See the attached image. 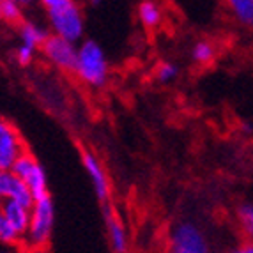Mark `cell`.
<instances>
[{"label": "cell", "mask_w": 253, "mask_h": 253, "mask_svg": "<svg viewBox=\"0 0 253 253\" xmlns=\"http://www.w3.org/2000/svg\"><path fill=\"white\" fill-rule=\"evenodd\" d=\"M41 5L46 13L51 36L66 39L73 44L84 38L85 18L80 4L73 0H44Z\"/></svg>", "instance_id": "6da1fadb"}, {"label": "cell", "mask_w": 253, "mask_h": 253, "mask_svg": "<svg viewBox=\"0 0 253 253\" xmlns=\"http://www.w3.org/2000/svg\"><path fill=\"white\" fill-rule=\"evenodd\" d=\"M75 75L90 89H103L108 82L110 68L103 48L92 39H85L76 51Z\"/></svg>", "instance_id": "7a4b0ae2"}, {"label": "cell", "mask_w": 253, "mask_h": 253, "mask_svg": "<svg viewBox=\"0 0 253 253\" xmlns=\"http://www.w3.org/2000/svg\"><path fill=\"white\" fill-rule=\"evenodd\" d=\"M55 223V207L51 197H42L36 200L30 207V223L27 234L21 239V246L25 250L48 248Z\"/></svg>", "instance_id": "3957f363"}, {"label": "cell", "mask_w": 253, "mask_h": 253, "mask_svg": "<svg viewBox=\"0 0 253 253\" xmlns=\"http://www.w3.org/2000/svg\"><path fill=\"white\" fill-rule=\"evenodd\" d=\"M11 172L27 186V190L30 191L34 202L42 199V197H48L46 172L42 169V165L38 161V158L30 152V149L18 158L16 163L11 169Z\"/></svg>", "instance_id": "277c9868"}, {"label": "cell", "mask_w": 253, "mask_h": 253, "mask_svg": "<svg viewBox=\"0 0 253 253\" xmlns=\"http://www.w3.org/2000/svg\"><path fill=\"white\" fill-rule=\"evenodd\" d=\"M170 253H211L209 245L195 223L182 221L177 223L170 232Z\"/></svg>", "instance_id": "5b68a950"}, {"label": "cell", "mask_w": 253, "mask_h": 253, "mask_svg": "<svg viewBox=\"0 0 253 253\" xmlns=\"http://www.w3.org/2000/svg\"><path fill=\"white\" fill-rule=\"evenodd\" d=\"M41 53L44 55V59L55 66L62 73L68 75H75V66H76V51H78V44L60 39L57 36H48L41 48Z\"/></svg>", "instance_id": "8992f818"}, {"label": "cell", "mask_w": 253, "mask_h": 253, "mask_svg": "<svg viewBox=\"0 0 253 253\" xmlns=\"http://www.w3.org/2000/svg\"><path fill=\"white\" fill-rule=\"evenodd\" d=\"M29 151L20 129L13 123L0 119V170H11L18 158Z\"/></svg>", "instance_id": "52a82bcc"}, {"label": "cell", "mask_w": 253, "mask_h": 253, "mask_svg": "<svg viewBox=\"0 0 253 253\" xmlns=\"http://www.w3.org/2000/svg\"><path fill=\"white\" fill-rule=\"evenodd\" d=\"M82 163L85 167V172L89 175V179L92 181L94 191H96L97 199L101 200L103 204L110 199V181L106 175L105 167L101 165V161L97 160L96 154L89 149H85L82 152Z\"/></svg>", "instance_id": "ba28073f"}, {"label": "cell", "mask_w": 253, "mask_h": 253, "mask_svg": "<svg viewBox=\"0 0 253 253\" xmlns=\"http://www.w3.org/2000/svg\"><path fill=\"white\" fill-rule=\"evenodd\" d=\"M14 200L27 207H32L34 199L27 186L14 175L11 170H0V202Z\"/></svg>", "instance_id": "9c48e42d"}, {"label": "cell", "mask_w": 253, "mask_h": 253, "mask_svg": "<svg viewBox=\"0 0 253 253\" xmlns=\"http://www.w3.org/2000/svg\"><path fill=\"white\" fill-rule=\"evenodd\" d=\"M0 211H2L5 223L18 236L21 245V239L27 234L30 223V207L14 202V200H5V202H0Z\"/></svg>", "instance_id": "30bf717a"}, {"label": "cell", "mask_w": 253, "mask_h": 253, "mask_svg": "<svg viewBox=\"0 0 253 253\" xmlns=\"http://www.w3.org/2000/svg\"><path fill=\"white\" fill-rule=\"evenodd\" d=\"M105 221L106 227H108V236H110V245L114 248L115 253H126L127 252V234L126 228H124L123 221L119 218L117 211L114 207L106 206L105 211Z\"/></svg>", "instance_id": "8fae6325"}, {"label": "cell", "mask_w": 253, "mask_h": 253, "mask_svg": "<svg viewBox=\"0 0 253 253\" xmlns=\"http://www.w3.org/2000/svg\"><path fill=\"white\" fill-rule=\"evenodd\" d=\"M136 13H138L140 23L149 30L160 29L163 23V7L158 2H152V0L140 2Z\"/></svg>", "instance_id": "7c38bea8"}, {"label": "cell", "mask_w": 253, "mask_h": 253, "mask_svg": "<svg viewBox=\"0 0 253 253\" xmlns=\"http://www.w3.org/2000/svg\"><path fill=\"white\" fill-rule=\"evenodd\" d=\"M20 39L21 44H25L29 48H41L44 44V41L48 39V30L42 29L41 25L34 23V21H21L20 23Z\"/></svg>", "instance_id": "4fadbf2b"}, {"label": "cell", "mask_w": 253, "mask_h": 253, "mask_svg": "<svg viewBox=\"0 0 253 253\" xmlns=\"http://www.w3.org/2000/svg\"><path fill=\"white\" fill-rule=\"evenodd\" d=\"M230 13L239 21L241 25L252 27L253 25V2L252 0H230L228 2Z\"/></svg>", "instance_id": "5bb4252c"}, {"label": "cell", "mask_w": 253, "mask_h": 253, "mask_svg": "<svg viewBox=\"0 0 253 253\" xmlns=\"http://www.w3.org/2000/svg\"><path fill=\"white\" fill-rule=\"evenodd\" d=\"M0 20L11 25L23 21V9L16 0H0Z\"/></svg>", "instance_id": "9a60e30c"}, {"label": "cell", "mask_w": 253, "mask_h": 253, "mask_svg": "<svg viewBox=\"0 0 253 253\" xmlns=\"http://www.w3.org/2000/svg\"><path fill=\"white\" fill-rule=\"evenodd\" d=\"M191 57H193L195 62L202 64V66H206V64H211L212 60H214V57H216L214 44H212V42H209V41H199L193 46V50H191Z\"/></svg>", "instance_id": "2e32d148"}, {"label": "cell", "mask_w": 253, "mask_h": 253, "mask_svg": "<svg viewBox=\"0 0 253 253\" xmlns=\"http://www.w3.org/2000/svg\"><path fill=\"white\" fill-rule=\"evenodd\" d=\"M237 219L241 227L245 228L248 237L253 236V206L252 202H243L237 209Z\"/></svg>", "instance_id": "e0dca14e"}, {"label": "cell", "mask_w": 253, "mask_h": 253, "mask_svg": "<svg viewBox=\"0 0 253 253\" xmlns=\"http://www.w3.org/2000/svg\"><path fill=\"white\" fill-rule=\"evenodd\" d=\"M179 75V68L173 62H161L156 68V78L161 84H170Z\"/></svg>", "instance_id": "ac0fdd59"}, {"label": "cell", "mask_w": 253, "mask_h": 253, "mask_svg": "<svg viewBox=\"0 0 253 253\" xmlns=\"http://www.w3.org/2000/svg\"><path fill=\"white\" fill-rule=\"evenodd\" d=\"M0 245H20L18 236L9 228V225L5 223L2 211H0Z\"/></svg>", "instance_id": "d6986e66"}, {"label": "cell", "mask_w": 253, "mask_h": 253, "mask_svg": "<svg viewBox=\"0 0 253 253\" xmlns=\"http://www.w3.org/2000/svg\"><path fill=\"white\" fill-rule=\"evenodd\" d=\"M34 55H36L34 48H29V46H25V44H20L18 50H16V62L25 68V66H29V64L34 60Z\"/></svg>", "instance_id": "ffe728a7"}, {"label": "cell", "mask_w": 253, "mask_h": 253, "mask_svg": "<svg viewBox=\"0 0 253 253\" xmlns=\"http://www.w3.org/2000/svg\"><path fill=\"white\" fill-rule=\"evenodd\" d=\"M0 253H25L21 245H0Z\"/></svg>", "instance_id": "44dd1931"}, {"label": "cell", "mask_w": 253, "mask_h": 253, "mask_svg": "<svg viewBox=\"0 0 253 253\" xmlns=\"http://www.w3.org/2000/svg\"><path fill=\"white\" fill-rule=\"evenodd\" d=\"M228 253H253V246L252 245H243V246H239V248L232 250V252H228Z\"/></svg>", "instance_id": "7402d4cb"}, {"label": "cell", "mask_w": 253, "mask_h": 253, "mask_svg": "<svg viewBox=\"0 0 253 253\" xmlns=\"http://www.w3.org/2000/svg\"><path fill=\"white\" fill-rule=\"evenodd\" d=\"M25 253H50L48 248H38V250H25Z\"/></svg>", "instance_id": "603a6c76"}, {"label": "cell", "mask_w": 253, "mask_h": 253, "mask_svg": "<svg viewBox=\"0 0 253 253\" xmlns=\"http://www.w3.org/2000/svg\"><path fill=\"white\" fill-rule=\"evenodd\" d=\"M0 21H2V20H0Z\"/></svg>", "instance_id": "cb8c5ba5"}]
</instances>
